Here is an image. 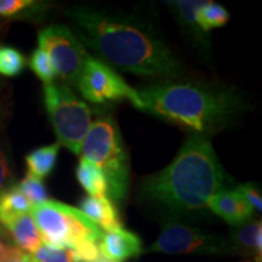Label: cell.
<instances>
[{"mask_svg": "<svg viewBox=\"0 0 262 262\" xmlns=\"http://www.w3.org/2000/svg\"><path fill=\"white\" fill-rule=\"evenodd\" d=\"M203 4L199 0H178L170 2L169 6L173 11L180 27L204 55L210 54V39L202 31L198 24V10Z\"/></svg>", "mask_w": 262, "mask_h": 262, "instance_id": "obj_12", "label": "cell"}, {"mask_svg": "<svg viewBox=\"0 0 262 262\" xmlns=\"http://www.w3.org/2000/svg\"><path fill=\"white\" fill-rule=\"evenodd\" d=\"M80 153L106 176L111 198L123 201L129 189V160L116 123L110 118H100L91 124Z\"/></svg>", "mask_w": 262, "mask_h": 262, "instance_id": "obj_4", "label": "cell"}, {"mask_svg": "<svg viewBox=\"0 0 262 262\" xmlns=\"http://www.w3.org/2000/svg\"><path fill=\"white\" fill-rule=\"evenodd\" d=\"M229 182L209 136L192 134L171 163L142 182V199L170 214L201 211Z\"/></svg>", "mask_w": 262, "mask_h": 262, "instance_id": "obj_2", "label": "cell"}, {"mask_svg": "<svg viewBox=\"0 0 262 262\" xmlns=\"http://www.w3.org/2000/svg\"><path fill=\"white\" fill-rule=\"evenodd\" d=\"M39 48L50 58L57 77L66 85H75L88 55L79 39L67 26L52 25L38 34Z\"/></svg>", "mask_w": 262, "mask_h": 262, "instance_id": "obj_9", "label": "cell"}, {"mask_svg": "<svg viewBox=\"0 0 262 262\" xmlns=\"http://www.w3.org/2000/svg\"><path fill=\"white\" fill-rule=\"evenodd\" d=\"M16 187L27 198V201L31 203L32 206L49 201L47 188H45L41 180L34 178L29 173H27V176Z\"/></svg>", "mask_w": 262, "mask_h": 262, "instance_id": "obj_22", "label": "cell"}, {"mask_svg": "<svg viewBox=\"0 0 262 262\" xmlns=\"http://www.w3.org/2000/svg\"><path fill=\"white\" fill-rule=\"evenodd\" d=\"M5 227L11 233L17 248L26 253L33 254L42 244L37 226L29 214L18 216L6 224Z\"/></svg>", "mask_w": 262, "mask_h": 262, "instance_id": "obj_15", "label": "cell"}, {"mask_svg": "<svg viewBox=\"0 0 262 262\" xmlns=\"http://www.w3.org/2000/svg\"><path fill=\"white\" fill-rule=\"evenodd\" d=\"M12 247H9V245H6L4 242L0 239V262H3L5 260V257L8 256L10 250H11Z\"/></svg>", "mask_w": 262, "mask_h": 262, "instance_id": "obj_28", "label": "cell"}, {"mask_svg": "<svg viewBox=\"0 0 262 262\" xmlns=\"http://www.w3.org/2000/svg\"><path fill=\"white\" fill-rule=\"evenodd\" d=\"M26 67V58L17 49L0 47V74L5 77H16Z\"/></svg>", "mask_w": 262, "mask_h": 262, "instance_id": "obj_20", "label": "cell"}, {"mask_svg": "<svg viewBox=\"0 0 262 262\" xmlns=\"http://www.w3.org/2000/svg\"><path fill=\"white\" fill-rule=\"evenodd\" d=\"M44 104L60 146L80 155L91 124V110L68 85H44Z\"/></svg>", "mask_w": 262, "mask_h": 262, "instance_id": "obj_6", "label": "cell"}, {"mask_svg": "<svg viewBox=\"0 0 262 262\" xmlns=\"http://www.w3.org/2000/svg\"><path fill=\"white\" fill-rule=\"evenodd\" d=\"M100 255L113 262H123L142 253V243L139 235L124 228L104 232L98 242Z\"/></svg>", "mask_w": 262, "mask_h": 262, "instance_id": "obj_11", "label": "cell"}, {"mask_svg": "<svg viewBox=\"0 0 262 262\" xmlns=\"http://www.w3.org/2000/svg\"><path fill=\"white\" fill-rule=\"evenodd\" d=\"M29 66L32 71L34 72L35 75L40 79L45 85L55 83L56 79V72L52 67L50 58L48 54L42 49L38 48L33 51L31 60H29Z\"/></svg>", "mask_w": 262, "mask_h": 262, "instance_id": "obj_21", "label": "cell"}, {"mask_svg": "<svg viewBox=\"0 0 262 262\" xmlns=\"http://www.w3.org/2000/svg\"><path fill=\"white\" fill-rule=\"evenodd\" d=\"M78 182L86 191L89 196H107L108 183L106 176L101 171L97 165L91 163L90 160L81 158L75 170Z\"/></svg>", "mask_w": 262, "mask_h": 262, "instance_id": "obj_16", "label": "cell"}, {"mask_svg": "<svg viewBox=\"0 0 262 262\" xmlns=\"http://www.w3.org/2000/svg\"><path fill=\"white\" fill-rule=\"evenodd\" d=\"M237 191L244 196V199L250 204L254 211L261 212L262 210V196L261 189L254 182H247L244 185H239Z\"/></svg>", "mask_w": 262, "mask_h": 262, "instance_id": "obj_25", "label": "cell"}, {"mask_svg": "<svg viewBox=\"0 0 262 262\" xmlns=\"http://www.w3.org/2000/svg\"><path fill=\"white\" fill-rule=\"evenodd\" d=\"M75 86L89 102L102 104L129 100L137 110H141L137 90L127 85L111 66L90 55L81 68Z\"/></svg>", "mask_w": 262, "mask_h": 262, "instance_id": "obj_7", "label": "cell"}, {"mask_svg": "<svg viewBox=\"0 0 262 262\" xmlns=\"http://www.w3.org/2000/svg\"><path fill=\"white\" fill-rule=\"evenodd\" d=\"M3 262H38L32 254L26 253L17 247H12L8 256Z\"/></svg>", "mask_w": 262, "mask_h": 262, "instance_id": "obj_27", "label": "cell"}, {"mask_svg": "<svg viewBox=\"0 0 262 262\" xmlns=\"http://www.w3.org/2000/svg\"><path fill=\"white\" fill-rule=\"evenodd\" d=\"M229 19V14L224 6L212 2H203L198 10V24L202 31L208 34L215 28L224 27Z\"/></svg>", "mask_w": 262, "mask_h": 262, "instance_id": "obj_19", "label": "cell"}, {"mask_svg": "<svg viewBox=\"0 0 262 262\" xmlns=\"http://www.w3.org/2000/svg\"><path fill=\"white\" fill-rule=\"evenodd\" d=\"M231 250L229 242L220 235L209 234L201 229L172 219L164 221L162 231L147 253L221 255Z\"/></svg>", "mask_w": 262, "mask_h": 262, "instance_id": "obj_8", "label": "cell"}, {"mask_svg": "<svg viewBox=\"0 0 262 262\" xmlns=\"http://www.w3.org/2000/svg\"><path fill=\"white\" fill-rule=\"evenodd\" d=\"M209 209L232 226H239L251 221L254 209L237 189L225 188L209 201Z\"/></svg>", "mask_w": 262, "mask_h": 262, "instance_id": "obj_10", "label": "cell"}, {"mask_svg": "<svg viewBox=\"0 0 262 262\" xmlns=\"http://www.w3.org/2000/svg\"><path fill=\"white\" fill-rule=\"evenodd\" d=\"M58 150H60L58 142L32 150L26 157V164H27L29 175L39 180L45 179L50 175L56 165Z\"/></svg>", "mask_w": 262, "mask_h": 262, "instance_id": "obj_17", "label": "cell"}, {"mask_svg": "<svg viewBox=\"0 0 262 262\" xmlns=\"http://www.w3.org/2000/svg\"><path fill=\"white\" fill-rule=\"evenodd\" d=\"M137 93L140 111L206 136L224 129L244 110L237 91L219 85L164 80Z\"/></svg>", "mask_w": 262, "mask_h": 262, "instance_id": "obj_3", "label": "cell"}, {"mask_svg": "<svg viewBox=\"0 0 262 262\" xmlns=\"http://www.w3.org/2000/svg\"><path fill=\"white\" fill-rule=\"evenodd\" d=\"M32 255L38 262H79L71 249L52 248L44 243Z\"/></svg>", "mask_w": 262, "mask_h": 262, "instance_id": "obj_23", "label": "cell"}, {"mask_svg": "<svg viewBox=\"0 0 262 262\" xmlns=\"http://www.w3.org/2000/svg\"><path fill=\"white\" fill-rule=\"evenodd\" d=\"M12 180L11 171H10L8 159L2 149H0V194L9 189V185Z\"/></svg>", "mask_w": 262, "mask_h": 262, "instance_id": "obj_26", "label": "cell"}, {"mask_svg": "<svg viewBox=\"0 0 262 262\" xmlns=\"http://www.w3.org/2000/svg\"><path fill=\"white\" fill-rule=\"evenodd\" d=\"M80 210L102 229L103 233L122 228L116 206L108 196H85L80 202Z\"/></svg>", "mask_w": 262, "mask_h": 262, "instance_id": "obj_13", "label": "cell"}, {"mask_svg": "<svg viewBox=\"0 0 262 262\" xmlns=\"http://www.w3.org/2000/svg\"><path fill=\"white\" fill-rule=\"evenodd\" d=\"M74 31L104 63L147 78H179L183 64L158 32L131 15L77 6L68 12Z\"/></svg>", "mask_w": 262, "mask_h": 262, "instance_id": "obj_1", "label": "cell"}, {"mask_svg": "<svg viewBox=\"0 0 262 262\" xmlns=\"http://www.w3.org/2000/svg\"><path fill=\"white\" fill-rule=\"evenodd\" d=\"M39 8V3L33 0H0V17H16L31 14Z\"/></svg>", "mask_w": 262, "mask_h": 262, "instance_id": "obj_24", "label": "cell"}, {"mask_svg": "<svg viewBox=\"0 0 262 262\" xmlns=\"http://www.w3.org/2000/svg\"><path fill=\"white\" fill-rule=\"evenodd\" d=\"M29 215L37 226L42 243L52 248L73 249L84 243H96L102 229L80 209L49 201L33 205Z\"/></svg>", "mask_w": 262, "mask_h": 262, "instance_id": "obj_5", "label": "cell"}, {"mask_svg": "<svg viewBox=\"0 0 262 262\" xmlns=\"http://www.w3.org/2000/svg\"><path fill=\"white\" fill-rule=\"evenodd\" d=\"M31 209L32 204L16 186L0 194V222L4 226L18 216L29 214Z\"/></svg>", "mask_w": 262, "mask_h": 262, "instance_id": "obj_18", "label": "cell"}, {"mask_svg": "<svg viewBox=\"0 0 262 262\" xmlns=\"http://www.w3.org/2000/svg\"><path fill=\"white\" fill-rule=\"evenodd\" d=\"M261 221H249L239 226L232 237L231 249H235L238 253L245 256H254L255 261H261Z\"/></svg>", "mask_w": 262, "mask_h": 262, "instance_id": "obj_14", "label": "cell"}]
</instances>
